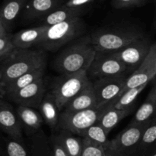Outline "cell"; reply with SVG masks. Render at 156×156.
<instances>
[{
    "label": "cell",
    "mask_w": 156,
    "mask_h": 156,
    "mask_svg": "<svg viewBox=\"0 0 156 156\" xmlns=\"http://www.w3.org/2000/svg\"><path fill=\"white\" fill-rule=\"evenodd\" d=\"M89 78L100 79L109 76L129 75L127 67L114 52L97 51L91 67L87 70Z\"/></svg>",
    "instance_id": "obj_7"
},
{
    "label": "cell",
    "mask_w": 156,
    "mask_h": 156,
    "mask_svg": "<svg viewBox=\"0 0 156 156\" xmlns=\"http://www.w3.org/2000/svg\"><path fill=\"white\" fill-rule=\"evenodd\" d=\"M56 134L69 155L81 156L83 147L82 137L63 129H59Z\"/></svg>",
    "instance_id": "obj_23"
},
{
    "label": "cell",
    "mask_w": 156,
    "mask_h": 156,
    "mask_svg": "<svg viewBox=\"0 0 156 156\" xmlns=\"http://www.w3.org/2000/svg\"><path fill=\"white\" fill-rule=\"evenodd\" d=\"M156 76V42L151 46L150 50L140 67L126 79L123 91L128 89L145 85L155 78ZM122 92V93H123Z\"/></svg>",
    "instance_id": "obj_12"
},
{
    "label": "cell",
    "mask_w": 156,
    "mask_h": 156,
    "mask_svg": "<svg viewBox=\"0 0 156 156\" xmlns=\"http://www.w3.org/2000/svg\"><path fill=\"white\" fill-rule=\"evenodd\" d=\"M90 37L96 51L114 52L143 38L144 35L136 25L120 24L98 29Z\"/></svg>",
    "instance_id": "obj_3"
},
{
    "label": "cell",
    "mask_w": 156,
    "mask_h": 156,
    "mask_svg": "<svg viewBox=\"0 0 156 156\" xmlns=\"http://www.w3.org/2000/svg\"><path fill=\"white\" fill-rule=\"evenodd\" d=\"M147 84L133 87L125 90L120 94L116 100H114L111 106L116 109H129L133 107V103L139 95L144 90Z\"/></svg>",
    "instance_id": "obj_26"
},
{
    "label": "cell",
    "mask_w": 156,
    "mask_h": 156,
    "mask_svg": "<svg viewBox=\"0 0 156 156\" xmlns=\"http://www.w3.org/2000/svg\"><path fill=\"white\" fill-rule=\"evenodd\" d=\"M151 46L152 44L149 40L144 36L114 53L126 65L130 75L140 67L146 59Z\"/></svg>",
    "instance_id": "obj_11"
},
{
    "label": "cell",
    "mask_w": 156,
    "mask_h": 156,
    "mask_svg": "<svg viewBox=\"0 0 156 156\" xmlns=\"http://www.w3.org/2000/svg\"><path fill=\"white\" fill-rule=\"evenodd\" d=\"M83 139V147L81 156H105L107 147Z\"/></svg>",
    "instance_id": "obj_30"
},
{
    "label": "cell",
    "mask_w": 156,
    "mask_h": 156,
    "mask_svg": "<svg viewBox=\"0 0 156 156\" xmlns=\"http://www.w3.org/2000/svg\"><path fill=\"white\" fill-rule=\"evenodd\" d=\"M85 32V23L81 17L48 26L40 48L55 52L77 38Z\"/></svg>",
    "instance_id": "obj_4"
},
{
    "label": "cell",
    "mask_w": 156,
    "mask_h": 156,
    "mask_svg": "<svg viewBox=\"0 0 156 156\" xmlns=\"http://www.w3.org/2000/svg\"><path fill=\"white\" fill-rule=\"evenodd\" d=\"M90 35L72 41L56 56L53 67L59 74L76 73L89 69L96 55Z\"/></svg>",
    "instance_id": "obj_1"
},
{
    "label": "cell",
    "mask_w": 156,
    "mask_h": 156,
    "mask_svg": "<svg viewBox=\"0 0 156 156\" xmlns=\"http://www.w3.org/2000/svg\"><path fill=\"white\" fill-rule=\"evenodd\" d=\"M105 156H122L121 154H119L117 151H116L115 150L112 149L111 147L109 146V145L107 146V150H106V154Z\"/></svg>",
    "instance_id": "obj_34"
},
{
    "label": "cell",
    "mask_w": 156,
    "mask_h": 156,
    "mask_svg": "<svg viewBox=\"0 0 156 156\" xmlns=\"http://www.w3.org/2000/svg\"><path fill=\"white\" fill-rule=\"evenodd\" d=\"M96 107H99L98 102L91 81L79 94L69 102L63 111L77 112Z\"/></svg>",
    "instance_id": "obj_17"
},
{
    "label": "cell",
    "mask_w": 156,
    "mask_h": 156,
    "mask_svg": "<svg viewBox=\"0 0 156 156\" xmlns=\"http://www.w3.org/2000/svg\"><path fill=\"white\" fill-rule=\"evenodd\" d=\"M47 67L46 50L37 49L17 48L15 51L1 63L0 87L26 73Z\"/></svg>",
    "instance_id": "obj_2"
},
{
    "label": "cell",
    "mask_w": 156,
    "mask_h": 156,
    "mask_svg": "<svg viewBox=\"0 0 156 156\" xmlns=\"http://www.w3.org/2000/svg\"><path fill=\"white\" fill-rule=\"evenodd\" d=\"M50 139L52 147V156H69L58 139L56 132L52 134Z\"/></svg>",
    "instance_id": "obj_32"
},
{
    "label": "cell",
    "mask_w": 156,
    "mask_h": 156,
    "mask_svg": "<svg viewBox=\"0 0 156 156\" xmlns=\"http://www.w3.org/2000/svg\"><path fill=\"white\" fill-rule=\"evenodd\" d=\"M17 48L13 41V35L0 24V62L5 61Z\"/></svg>",
    "instance_id": "obj_27"
},
{
    "label": "cell",
    "mask_w": 156,
    "mask_h": 156,
    "mask_svg": "<svg viewBox=\"0 0 156 156\" xmlns=\"http://www.w3.org/2000/svg\"><path fill=\"white\" fill-rule=\"evenodd\" d=\"M147 156H156V145L151 150V151L148 154Z\"/></svg>",
    "instance_id": "obj_35"
},
{
    "label": "cell",
    "mask_w": 156,
    "mask_h": 156,
    "mask_svg": "<svg viewBox=\"0 0 156 156\" xmlns=\"http://www.w3.org/2000/svg\"><path fill=\"white\" fill-rule=\"evenodd\" d=\"M15 109L27 136L34 134L42 128V125L44 122V119L36 109L24 106H17Z\"/></svg>",
    "instance_id": "obj_18"
},
{
    "label": "cell",
    "mask_w": 156,
    "mask_h": 156,
    "mask_svg": "<svg viewBox=\"0 0 156 156\" xmlns=\"http://www.w3.org/2000/svg\"><path fill=\"white\" fill-rule=\"evenodd\" d=\"M29 0H5L0 10V24L11 32L15 21Z\"/></svg>",
    "instance_id": "obj_19"
},
{
    "label": "cell",
    "mask_w": 156,
    "mask_h": 156,
    "mask_svg": "<svg viewBox=\"0 0 156 156\" xmlns=\"http://www.w3.org/2000/svg\"><path fill=\"white\" fill-rule=\"evenodd\" d=\"M108 134L109 133L107 132V130L99 122H97L85 130L82 133L81 137L88 139L94 143L107 147L109 145L110 142L108 139Z\"/></svg>",
    "instance_id": "obj_28"
},
{
    "label": "cell",
    "mask_w": 156,
    "mask_h": 156,
    "mask_svg": "<svg viewBox=\"0 0 156 156\" xmlns=\"http://www.w3.org/2000/svg\"><path fill=\"white\" fill-rule=\"evenodd\" d=\"M128 76L121 75L94 80L92 82L93 87L99 107L111 104L120 96L125 88Z\"/></svg>",
    "instance_id": "obj_9"
},
{
    "label": "cell",
    "mask_w": 156,
    "mask_h": 156,
    "mask_svg": "<svg viewBox=\"0 0 156 156\" xmlns=\"http://www.w3.org/2000/svg\"><path fill=\"white\" fill-rule=\"evenodd\" d=\"M154 1H155V2H156V0H154Z\"/></svg>",
    "instance_id": "obj_36"
},
{
    "label": "cell",
    "mask_w": 156,
    "mask_h": 156,
    "mask_svg": "<svg viewBox=\"0 0 156 156\" xmlns=\"http://www.w3.org/2000/svg\"><path fill=\"white\" fill-rule=\"evenodd\" d=\"M0 126L9 137L23 139L24 129L16 109L3 97L0 100Z\"/></svg>",
    "instance_id": "obj_13"
},
{
    "label": "cell",
    "mask_w": 156,
    "mask_h": 156,
    "mask_svg": "<svg viewBox=\"0 0 156 156\" xmlns=\"http://www.w3.org/2000/svg\"><path fill=\"white\" fill-rule=\"evenodd\" d=\"M146 124H129L115 139L110 141L109 146L122 156H133L137 153Z\"/></svg>",
    "instance_id": "obj_8"
},
{
    "label": "cell",
    "mask_w": 156,
    "mask_h": 156,
    "mask_svg": "<svg viewBox=\"0 0 156 156\" xmlns=\"http://www.w3.org/2000/svg\"><path fill=\"white\" fill-rule=\"evenodd\" d=\"M67 0H29L21 14L24 21L40 20L62 6Z\"/></svg>",
    "instance_id": "obj_14"
},
{
    "label": "cell",
    "mask_w": 156,
    "mask_h": 156,
    "mask_svg": "<svg viewBox=\"0 0 156 156\" xmlns=\"http://www.w3.org/2000/svg\"><path fill=\"white\" fill-rule=\"evenodd\" d=\"M149 0H111V6L116 9L140 7L148 2Z\"/></svg>",
    "instance_id": "obj_31"
},
{
    "label": "cell",
    "mask_w": 156,
    "mask_h": 156,
    "mask_svg": "<svg viewBox=\"0 0 156 156\" xmlns=\"http://www.w3.org/2000/svg\"><path fill=\"white\" fill-rule=\"evenodd\" d=\"M155 77H156V76H155Z\"/></svg>",
    "instance_id": "obj_37"
},
{
    "label": "cell",
    "mask_w": 156,
    "mask_h": 156,
    "mask_svg": "<svg viewBox=\"0 0 156 156\" xmlns=\"http://www.w3.org/2000/svg\"><path fill=\"white\" fill-rule=\"evenodd\" d=\"M94 2V0H67L62 6L71 9L86 11L87 8L89 7Z\"/></svg>",
    "instance_id": "obj_33"
},
{
    "label": "cell",
    "mask_w": 156,
    "mask_h": 156,
    "mask_svg": "<svg viewBox=\"0 0 156 156\" xmlns=\"http://www.w3.org/2000/svg\"><path fill=\"white\" fill-rule=\"evenodd\" d=\"M133 110V107L129 109H116L110 106L98 122L110 133L122 119L132 113Z\"/></svg>",
    "instance_id": "obj_24"
},
{
    "label": "cell",
    "mask_w": 156,
    "mask_h": 156,
    "mask_svg": "<svg viewBox=\"0 0 156 156\" xmlns=\"http://www.w3.org/2000/svg\"><path fill=\"white\" fill-rule=\"evenodd\" d=\"M156 145V117L148 122L142 136L137 153L138 156H147Z\"/></svg>",
    "instance_id": "obj_25"
},
{
    "label": "cell",
    "mask_w": 156,
    "mask_h": 156,
    "mask_svg": "<svg viewBox=\"0 0 156 156\" xmlns=\"http://www.w3.org/2000/svg\"><path fill=\"white\" fill-rule=\"evenodd\" d=\"M5 156H30L23 139H15L8 136L4 145Z\"/></svg>",
    "instance_id": "obj_29"
},
{
    "label": "cell",
    "mask_w": 156,
    "mask_h": 156,
    "mask_svg": "<svg viewBox=\"0 0 156 156\" xmlns=\"http://www.w3.org/2000/svg\"><path fill=\"white\" fill-rule=\"evenodd\" d=\"M48 26L40 24L37 27L23 29L13 35V41L18 48L31 49L40 47Z\"/></svg>",
    "instance_id": "obj_15"
},
{
    "label": "cell",
    "mask_w": 156,
    "mask_h": 156,
    "mask_svg": "<svg viewBox=\"0 0 156 156\" xmlns=\"http://www.w3.org/2000/svg\"><path fill=\"white\" fill-rule=\"evenodd\" d=\"M47 93V84L43 77L18 91L6 95L3 98L9 99L17 106L39 109Z\"/></svg>",
    "instance_id": "obj_10"
},
{
    "label": "cell",
    "mask_w": 156,
    "mask_h": 156,
    "mask_svg": "<svg viewBox=\"0 0 156 156\" xmlns=\"http://www.w3.org/2000/svg\"><path fill=\"white\" fill-rule=\"evenodd\" d=\"M156 117V83L129 124H146Z\"/></svg>",
    "instance_id": "obj_21"
},
{
    "label": "cell",
    "mask_w": 156,
    "mask_h": 156,
    "mask_svg": "<svg viewBox=\"0 0 156 156\" xmlns=\"http://www.w3.org/2000/svg\"><path fill=\"white\" fill-rule=\"evenodd\" d=\"M91 82V79L85 70L59 74L56 76L52 83L50 92L54 96L60 111H63L69 102Z\"/></svg>",
    "instance_id": "obj_5"
},
{
    "label": "cell",
    "mask_w": 156,
    "mask_h": 156,
    "mask_svg": "<svg viewBox=\"0 0 156 156\" xmlns=\"http://www.w3.org/2000/svg\"><path fill=\"white\" fill-rule=\"evenodd\" d=\"M85 12L86 11L85 10L71 9V8H67L62 6L46 16L43 17L38 21L41 23V25L51 26L58 23L73 19V18H79L83 15Z\"/></svg>",
    "instance_id": "obj_22"
},
{
    "label": "cell",
    "mask_w": 156,
    "mask_h": 156,
    "mask_svg": "<svg viewBox=\"0 0 156 156\" xmlns=\"http://www.w3.org/2000/svg\"><path fill=\"white\" fill-rule=\"evenodd\" d=\"M38 110L47 126L56 132V130L59 129L61 111L51 92L46 93Z\"/></svg>",
    "instance_id": "obj_16"
},
{
    "label": "cell",
    "mask_w": 156,
    "mask_h": 156,
    "mask_svg": "<svg viewBox=\"0 0 156 156\" xmlns=\"http://www.w3.org/2000/svg\"><path fill=\"white\" fill-rule=\"evenodd\" d=\"M110 106L111 104L77 112L62 111L58 130H66L81 136L85 130L99 122Z\"/></svg>",
    "instance_id": "obj_6"
},
{
    "label": "cell",
    "mask_w": 156,
    "mask_h": 156,
    "mask_svg": "<svg viewBox=\"0 0 156 156\" xmlns=\"http://www.w3.org/2000/svg\"><path fill=\"white\" fill-rule=\"evenodd\" d=\"M45 73L46 67H43L18 76L16 79L8 83L4 87H0V89H1V97H4L6 95L18 91L24 87L33 84L37 80L44 77Z\"/></svg>",
    "instance_id": "obj_20"
}]
</instances>
